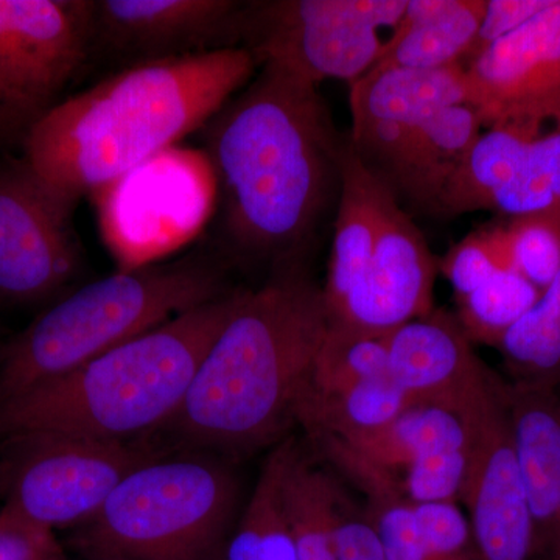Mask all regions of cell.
I'll return each mask as SVG.
<instances>
[{"label":"cell","mask_w":560,"mask_h":560,"mask_svg":"<svg viewBox=\"0 0 560 560\" xmlns=\"http://www.w3.org/2000/svg\"><path fill=\"white\" fill-rule=\"evenodd\" d=\"M346 147L319 86L264 66L206 125L237 249L275 261L301 253L337 205Z\"/></svg>","instance_id":"obj_1"},{"label":"cell","mask_w":560,"mask_h":560,"mask_svg":"<svg viewBox=\"0 0 560 560\" xmlns=\"http://www.w3.org/2000/svg\"><path fill=\"white\" fill-rule=\"evenodd\" d=\"M257 66L242 46L140 61L32 121L24 160L75 206L208 125Z\"/></svg>","instance_id":"obj_2"},{"label":"cell","mask_w":560,"mask_h":560,"mask_svg":"<svg viewBox=\"0 0 560 560\" xmlns=\"http://www.w3.org/2000/svg\"><path fill=\"white\" fill-rule=\"evenodd\" d=\"M329 329L323 287L287 265L237 305L161 429L179 453L243 455L283 436Z\"/></svg>","instance_id":"obj_3"},{"label":"cell","mask_w":560,"mask_h":560,"mask_svg":"<svg viewBox=\"0 0 560 560\" xmlns=\"http://www.w3.org/2000/svg\"><path fill=\"white\" fill-rule=\"evenodd\" d=\"M241 291L180 313L68 375L0 401V444L27 434L130 441L178 411Z\"/></svg>","instance_id":"obj_4"},{"label":"cell","mask_w":560,"mask_h":560,"mask_svg":"<svg viewBox=\"0 0 560 560\" xmlns=\"http://www.w3.org/2000/svg\"><path fill=\"white\" fill-rule=\"evenodd\" d=\"M223 294L220 272L197 259L117 271L88 283L0 350V401L57 381Z\"/></svg>","instance_id":"obj_5"},{"label":"cell","mask_w":560,"mask_h":560,"mask_svg":"<svg viewBox=\"0 0 560 560\" xmlns=\"http://www.w3.org/2000/svg\"><path fill=\"white\" fill-rule=\"evenodd\" d=\"M238 504L241 485L223 459L165 453L131 471L70 544L86 560H217Z\"/></svg>","instance_id":"obj_6"},{"label":"cell","mask_w":560,"mask_h":560,"mask_svg":"<svg viewBox=\"0 0 560 560\" xmlns=\"http://www.w3.org/2000/svg\"><path fill=\"white\" fill-rule=\"evenodd\" d=\"M220 187L205 150L175 145L91 195L98 231L119 271L156 265L197 238Z\"/></svg>","instance_id":"obj_7"},{"label":"cell","mask_w":560,"mask_h":560,"mask_svg":"<svg viewBox=\"0 0 560 560\" xmlns=\"http://www.w3.org/2000/svg\"><path fill=\"white\" fill-rule=\"evenodd\" d=\"M408 0H272L248 3L235 33L257 65L319 86L320 81H353L381 58Z\"/></svg>","instance_id":"obj_8"},{"label":"cell","mask_w":560,"mask_h":560,"mask_svg":"<svg viewBox=\"0 0 560 560\" xmlns=\"http://www.w3.org/2000/svg\"><path fill=\"white\" fill-rule=\"evenodd\" d=\"M2 444L11 456L2 511L47 533L90 521L131 471L165 455L130 441L66 434H27Z\"/></svg>","instance_id":"obj_9"},{"label":"cell","mask_w":560,"mask_h":560,"mask_svg":"<svg viewBox=\"0 0 560 560\" xmlns=\"http://www.w3.org/2000/svg\"><path fill=\"white\" fill-rule=\"evenodd\" d=\"M95 2L0 0V113L13 124L46 113L92 47Z\"/></svg>","instance_id":"obj_10"},{"label":"cell","mask_w":560,"mask_h":560,"mask_svg":"<svg viewBox=\"0 0 560 560\" xmlns=\"http://www.w3.org/2000/svg\"><path fill=\"white\" fill-rule=\"evenodd\" d=\"M73 208L25 160L0 161V301L46 300L75 278Z\"/></svg>","instance_id":"obj_11"},{"label":"cell","mask_w":560,"mask_h":560,"mask_svg":"<svg viewBox=\"0 0 560 560\" xmlns=\"http://www.w3.org/2000/svg\"><path fill=\"white\" fill-rule=\"evenodd\" d=\"M469 474L459 504L481 560H533V525L499 375L474 410Z\"/></svg>","instance_id":"obj_12"},{"label":"cell","mask_w":560,"mask_h":560,"mask_svg":"<svg viewBox=\"0 0 560 560\" xmlns=\"http://www.w3.org/2000/svg\"><path fill=\"white\" fill-rule=\"evenodd\" d=\"M282 444L280 506L300 560H385L363 499L294 438Z\"/></svg>","instance_id":"obj_13"},{"label":"cell","mask_w":560,"mask_h":560,"mask_svg":"<svg viewBox=\"0 0 560 560\" xmlns=\"http://www.w3.org/2000/svg\"><path fill=\"white\" fill-rule=\"evenodd\" d=\"M438 259L396 198L386 209L377 246L345 301L329 313V326L388 335L434 311Z\"/></svg>","instance_id":"obj_14"},{"label":"cell","mask_w":560,"mask_h":560,"mask_svg":"<svg viewBox=\"0 0 560 560\" xmlns=\"http://www.w3.org/2000/svg\"><path fill=\"white\" fill-rule=\"evenodd\" d=\"M349 143L364 167L385 178L412 136L438 110L467 103L463 66L438 70L372 68L350 84Z\"/></svg>","instance_id":"obj_15"},{"label":"cell","mask_w":560,"mask_h":560,"mask_svg":"<svg viewBox=\"0 0 560 560\" xmlns=\"http://www.w3.org/2000/svg\"><path fill=\"white\" fill-rule=\"evenodd\" d=\"M389 374L415 404L440 405L466 416L495 372L475 353L458 319L434 308L386 335Z\"/></svg>","instance_id":"obj_16"},{"label":"cell","mask_w":560,"mask_h":560,"mask_svg":"<svg viewBox=\"0 0 560 560\" xmlns=\"http://www.w3.org/2000/svg\"><path fill=\"white\" fill-rule=\"evenodd\" d=\"M482 124L560 95V0L463 66Z\"/></svg>","instance_id":"obj_17"},{"label":"cell","mask_w":560,"mask_h":560,"mask_svg":"<svg viewBox=\"0 0 560 560\" xmlns=\"http://www.w3.org/2000/svg\"><path fill=\"white\" fill-rule=\"evenodd\" d=\"M241 10L231 0H102L95 2L92 46L151 60L189 54L194 44L235 33Z\"/></svg>","instance_id":"obj_18"},{"label":"cell","mask_w":560,"mask_h":560,"mask_svg":"<svg viewBox=\"0 0 560 560\" xmlns=\"http://www.w3.org/2000/svg\"><path fill=\"white\" fill-rule=\"evenodd\" d=\"M512 441L533 525V560H560V390L506 382Z\"/></svg>","instance_id":"obj_19"},{"label":"cell","mask_w":560,"mask_h":560,"mask_svg":"<svg viewBox=\"0 0 560 560\" xmlns=\"http://www.w3.org/2000/svg\"><path fill=\"white\" fill-rule=\"evenodd\" d=\"M482 128L480 114L469 103L438 110L400 151L382 183L400 206L433 215Z\"/></svg>","instance_id":"obj_20"},{"label":"cell","mask_w":560,"mask_h":560,"mask_svg":"<svg viewBox=\"0 0 560 560\" xmlns=\"http://www.w3.org/2000/svg\"><path fill=\"white\" fill-rule=\"evenodd\" d=\"M394 198L393 191L364 167L348 139L329 270L323 287L327 316L345 301L366 270L381 237L386 209Z\"/></svg>","instance_id":"obj_21"},{"label":"cell","mask_w":560,"mask_h":560,"mask_svg":"<svg viewBox=\"0 0 560 560\" xmlns=\"http://www.w3.org/2000/svg\"><path fill=\"white\" fill-rule=\"evenodd\" d=\"M486 0H408L374 68L438 70L463 66Z\"/></svg>","instance_id":"obj_22"},{"label":"cell","mask_w":560,"mask_h":560,"mask_svg":"<svg viewBox=\"0 0 560 560\" xmlns=\"http://www.w3.org/2000/svg\"><path fill=\"white\" fill-rule=\"evenodd\" d=\"M342 442L400 480L444 456L470 451L471 431L458 411L416 404L383 429Z\"/></svg>","instance_id":"obj_23"},{"label":"cell","mask_w":560,"mask_h":560,"mask_svg":"<svg viewBox=\"0 0 560 560\" xmlns=\"http://www.w3.org/2000/svg\"><path fill=\"white\" fill-rule=\"evenodd\" d=\"M412 405L415 401L390 377L342 389H307L298 423L307 436L324 434L352 441L383 429Z\"/></svg>","instance_id":"obj_24"},{"label":"cell","mask_w":560,"mask_h":560,"mask_svg":"<svg viewBox=\"0 0 560 560\" xmlns=\"http://www.w3.org/2000/svg\"><path fill=\"white\" fill-rule=\"evenodd\" d=\"M489 210L510 220L560 212V95L548 106L517 171L497 191Z\"/></svg>","instance_id":"obj_25"},{"label":"cell","mask_w":560,"mask_h":560,"mask_svg":"<svg viewBox=\"0 0 560 560\" xmlns=\"http://www.w3.org/2000/svg\"><path fill=\"white\" fill-rule=\"evenodd\" d=\"M282 444L268 456L248 504L217 560H300L280 506Z\"/></svg>","instance_id":"obj_26"},{"label":"cell","mask_w":560,"mask_h":560,"mask_svg":"<svg viewBox=\"0 0 560 560\" xmlns=\"http://www.w3.org/2000/svg\"><path fill=\"white\" fill-rule=\"evenodd\" d=\"M514 381L560 383V272L533 308L504 335L499 348Z\"/></svg>","instance_id":"obj_27"},{"label":"cell","mask_w":560,"mask_h":560,"mask_svg":"<svg viewBox=\"0 0 560 560\" xmlns=\"http://www.w3.org/2000/svg\"><path fill=\"white\" fill-rule=\"evenodd\" d=\"M539 298L540 291L517 271L504 270L467 296L458 298L455 316L471 345L497 349L506 331Z\"/></svg>","instance_id":"obj_28"},{"label":"cell","mask_w":560,"mask_h":560,"mask_svg":"<svg viewBox=\"0 0 560 560\" xmlns=\"http://www.w3.org/2000/svg\"><path fill=\"white\" fill-rule=\"evenodd\" d=\"M385 377H390L386 335L329 326L307 389H342Z\"/></svg>","instance_id":"obj_29"},{"label":"cell","mask_w":560,"mask_h":560,"mask_svg":"<svg viewBox=\"0 0 560 560\" xmlns=\"http://www.w3.org/2000/svg\"><path fill=\"white\" fill-rule=\"evenodd\" d=\"M511 268L544 291L560 272V212L518 217L504 224Z\"/></svg>","instance_id":"obj_30"},{"label":"cell","mask_w":560,"mask_h":560,"mask_svg":"<svg viewBox=\"0 0 560 560\" xmlns=\"http://www.w3.org/2000/svg\"><path fill=\"white\" fill-rule=\"evenodd\" d=\"M438 268L455 290V298L467 296L500 271L512 270L504 226L471 231L438 260Z\"/></svg>","instance_id":"obj_31"},{"label":"cell","mask_w":560,"mask_h":560,"mask_svg":"<svg viewBox=\"0 0 560 560\" xmlns=\"http://www.w3.org/2000/svg\"><path fill=\"white\" fill-rule=\"evenodd\" d=\"M425 560H481L459 503L416 504Z\"/></svg>","instance_id":"obj_32"},{"label":"cell","mask_w":560,"mask_h":560,"mask_svg":"<svg viewBox=\"0 0 560 560\" xmlns=\"http://www.w3.org/2000/svg\"><path fill=\"white\" fill-rule=\"evenodd\" d=\"M550 3L551 0H486L480 27L464 65L474 60L497 40L518 31Z\"/></svg>","instance_id":"obj_33"},{"label":"cell","mask_w":560,"mask_h":560,"mask_svg":"<svg viewBox=\"0 0 560 560\" xmlns=\"http://www.w3.org/2000/svg\"><path fill=\"white\" fill-rule=\"evenodd\" d=\"M54 533L33 528L0 511V560H58Z\"/></svg>","instance_id":"obj_34"},{"label":"cell","mask_w":560,"mask_h":560,"mask_svg":"<svg viewBox=\"0 0 560 560\" xmlns=\"http://www.w3.org/2000/svg\"><path fill=\"white\" fill-rule=\"evenodd\" d=\"M10 125L11 121L7 119V117L3 116L2 113H0V132L9 130Z\"/></svg>","instance_id":"obj_35"},{"label":"cell","mask_w":560,"mask_h":560,"mask_svg":"<svg viewBox=\"0 0 560 560\" xmlns=\"http://www.w3.org/2000/svg\"><path fill=\"white\" fill-rule=\"evenodd\" d=\"M558 388H559V390H560V383H559V385H558Z\"/></svg>","instance_id":"obj_36"}]
</instances>
